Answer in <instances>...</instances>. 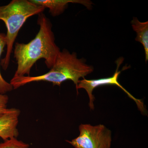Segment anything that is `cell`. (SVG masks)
<instances>
[{"mask_svg":"<svg viewBox=\"0 0 148 148\" xmlns=\"http://www.w3.org/2000/svg\"><path fill=\"white\" fill-rule=\"evenodd\" d=\"M132 29L136 32L135 40L143 45L145 53V61H148V21L141 22L137 17L131 21Z\"/></svg>","mask_w":148,"mask_h":148,"instance_id":"obj_8","label":"cell"},{"mask_svg":"<svg viewBox=\"0 0 148 148\" xmlns=\"http://www.w3.org/2000/svg\"><path fill=\"white\" fill-rule=\"evenodd\" d=\"M8 100L7 95L0 93V116L2 115L8 109L7 105Z\"/></svg>","mask_w":148,"mask_h":148,"instance_id":"obj_11","label":"cell"},{"mask_svg":"<svg viewBox=\"0 0 148 148\" xmlns=\"http://www.w3.org/2000/svg\"><path fill=\"white\" fill-rule=\"evenodd\" d=\"M6 46V35L0 33V58L4 51V49ZM1 61V60H0ZM13 88L10 83L6 81L2 76L0 71V93L5 94L13 90Z\"/></svg>","mask_w":148,"mask_h":148,"instance_id":"obj_9","label":"cell"},{"mask_svg":"<svg viewBox=\"0 0 148 148\" xmlns=\"http://www.w3.org/2000/svg\"><path fill=\"white\" fill-rule=\"evenodd\" d=\"M29 144L17 140V138H12L0 143V148H29Z\"/></svg>","mask_w":148,"mask_h":148,"instance_id":"obj_10","label":"cell"},{"mask_svg":"<svg viewBox=\"0 0 148 148\" xmlns=\"http://www.w3.org/2000/svg\"><path fill=\"white\" fill-rule=\"evenodd\" d=\"M38 5L42 6L49 10L53 16H58L64 12L69 3L81 4L88 9L92 8V2L88 0H30Z\"/></svg>","mask_w":148,"mask_h":148,"instance_id":"obj_7","label":"cell"},{"mask_svg":"<svg viewBox=\"0 0 148 148\" xmlns=\"http://www.w3.org/2000/svg\"><path fill=\"white\" fill-rule=\"evenodd\" d=\"M20 114L19 110L12 108L8 109L0 116V138L3 141L18 137L17 127Z\"/></svg>","mask_w":148,"mask_h":148,"instance_id":"obj_6","label":"cell"},{"mask_svg":"<svg viewBox=\"0 0 148 148\" xmlns=\"http://www.w3.org/2000/svg\"><path fill=\"white\" fill-rule=\"evenodd\" d=\"M45 9L30 0H12L6 5L0 6V20L4 22L7 29L6 53L0 62L3 70L8 69L14 44L19 30L29 17L42 13Z\"/></svg>","mask_w":148,"mask_h":148,"instance_id":"obj_3","label":"cell"},{"mask_svg":"<svg viewBox=\"0 0 148 148\" xmlns=\"http://www.w3.org/2000/svg\"><path fill=\"white\" fill-rule=\"evenodd\" d=\"M93 67L86 63L84 58H77L76 53H72L66 49L61 51L50 71L46 73L37 76L13 77L10 83L13 89L33 82H48L53 85L60 86L61 84L67 80L73 82L77 87L83 78L93 71Z\"/></svg>","mask_w":148,"mask_h":148,"instance_id":"obj_2","label":"cell"},{"mask_svg":"<svg viewBox=\"0 0 148 148\" xmlns=\"http://www.w3.org/2000/svg\"><path fill=\"white\" fill-rule=\"evenodd\" d=\"M38 24L39 31L34 39L27 44H15L14 57L17 66L13 77L29 76L32 67L41 58L45 60L47 68L51 69L61 51L55 43L49 19L43 14H40Z\"/></svg>","mask_w":148,"mask_h":148,"instance_id":"obj_1","label":"cell"},{"mask_svg":"<svg viewBox=\"0 0 148 148\" xmlns=\"http://www.w3.org/2000/svg\"><path fill=\"white\" fill-rule=\"evenodd\" d=\"M123 58H121L116 61V70L112 76L98 79H86L84 78L79 81L76 87L77 91L78 92V90L80 88L84 89L86 91L89 97V106L90 110H93L94 109V105L93 103L95 100V98L94 95H92V91L95 88L102 86L115 85L121 88L122 90L128 95L130 98L135 101V103L137 104L138 109L142 113L144 114L145 112V109L144 107L143 101L135 98L119 82L118 80L119 76L121 73V71H121H119V69L121 64L123 62Z\"/></svg>","mask_w":148,"mask_h":148,"instance_id":"obj_5","label":"cell"},{"mask_svg":"<svg viewBox=\"0 0 148 148\" xmlns=\"http://www.w3.org/2000/svg\"><path fill=\"white\" fill-rule=\"evenodd\" d=\"M79 135L71 141L67 140L75 148H111L112 132L103 124H81Z\"/></svg>","mask_w":148,"mask_h":148,"instance_id":"obj_4","label":"cell"}]
</instances>
